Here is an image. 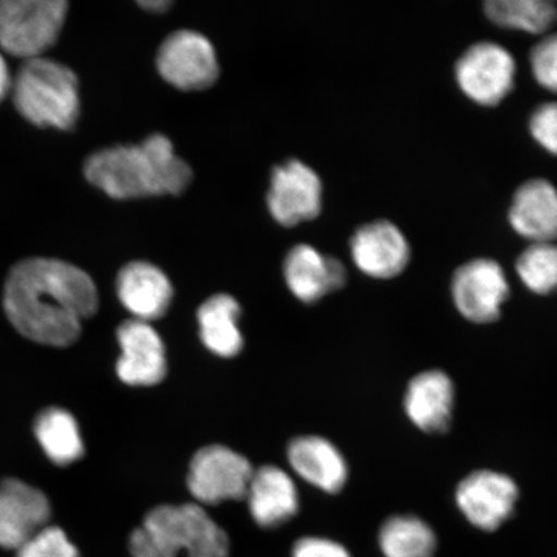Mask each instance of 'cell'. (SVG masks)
<instances>
[{"instance_id":"cell-1","label":"cell","mask_w":557,"mask_h":557,"mask_svg":"<svg viewBox=\"0 0 557 557\" xmlns=\"http://www.w3.org/2000/svg\"><path fill=\"white\" fill-rule=\"evenodd\" d=\"M94 278L72 263L52 259L21 261L4 285L3 306L15 330L34 343L72 346L82 322L99 310Z\"/></svg>"},{"instance_id":"cell-2","label":"cell","mask_w":557,"mask_h":557,"mask_svg":"<svg viewBox=\"0 0 557 557\" xmlns=\"http://www.w3.org/2000/svg\"><path fill=\"white\" fill-rule=\"evenodd\" d=\"M90 184L110 198L128 200L178 195L187 189L193 172L169 138L151 135L137 145H117L87 159Z\"/></svg>"},{"instance_id":"cell-3","label":"cell","mask_w":557,"mask_h":557,"mask_svg":"<svg viewBox=\"0 0 557 557\" xmlns=\"http://www.w3.org/2000/svg\"><path fill=\"white\" fill-rule=\"evenodd\" d=\"M129 552L132 557H228L230 542L203 506L162 505L131 534Z\"/></svg>"},{"instance_id":"cell-4","label":"cell","mask_w":557,"mask_h":557,"mask_svg":"<svg viewBox=\"0 0 557 557\" xmlns=\"http://www.w3.org/2000/svg\"><path fill=\"white\" fill-rule=\"evenodd\" d=\"M11 92L18 113L39 127L70 129L78 121V78L72 69L58 61H24L12 79Z\"/></svg>"},{"instance_id":"cell-5","label":"cell","mask_w":557,"mask_h":557,"mask_svg":"<svg viewBox=\"0 0 557 557\" xmlns=\"http://www.w3.org/2000/svg\"><path fill=\"white\" fill-rule=\"evenodd\" d=\"M67 9L65 0H0V47L25 61L41 58L58 40Z\"/></svg>"},{"instance_id":"cell-6","label":"cell","mask_w":557,"mask_h":557,"mask_svg":"<svg viewBox=\"0 0 557 557\" xmlns=\"http://www.w3.org/2000/svg\"><path fill=\"white\" fill-rule=\"evenodd\" d=\"M518 65L512 53L496 41L482 40L459 55L455 79L468 99L483 108H496L511 95Z\"/></svg>"},{"instance_id":"cell-7","label":"cell","mask_w":557,"mask_h":557,"mask_svg":"<svg viewBox=\"0 0 557 557\" xmlns=\"http://www.w3.org/2000/svg\"><path fill=\"white\" fill-rule=\"evenodd\" d=\"M510 294L504 268L487 257L462 263L451 276L453 304L459 315L472 324L496 323Z\"/></svg>"},{"instance_id":"cell-8","label":"cell","mask_w":557,"mask_h":557,"mask_svg":"<svg viewBox=\"0 0 557 557\" xmlns=\"http://www.w3.org/2000/svg\"><path fill=\"white\" fill-rule=\"evenodd\" d=\"M255 469L240 453L213 444L195 453L187 486L198 505H219L246 498Z\"/></svg>"},{"instance_id":"cell-9","label":"cell","mask_w":557,"mask_h":557,"mask_svg":"<svg viewBox=\"0 0 557 557\" xmlns=\"http://www.w3.org/2000/svg\"><path fill=\"white\" fill-rule=\"evenodd\" d=\"M520 491L507 473L482 469L458 483L456 504L466 520L483 532H496L517 508Z\"/></svg>"},{"instance_id":"cell-10","label":"cell","mask_w":557,"mask_h":557,"mask_svg":"<svg viewBox=\"0 0 557 557\" xmlns=\"http://www.w3.org/2000/svg\"><path fill=\"white\" fill-rule=\"evenodd\" d=\"M157 66L164 81L183 90L211 87L220 74L211 41L193 30L171 34L159 48Z\"/></svg>"},{"instance_id":"cell-11","label":"cell","mask_w":557,"mask_h":557,"mask_svg":"<svg viewBox=\"0 0 557 557\" xmlns=\"http://www.w3.org/2000/svg\"><path fill=\"white\" fill-rule=\"evenodd\" d=\"M268 206L285 227L317 219L322 212L323 185L318 174L299 160H288L271 173Z\"/></svg>"},{"instance_id":"cell-12","label":"cell","mask_w":557,"mask_h":557,"mask_svg":"<svg viewBox=\"0 0 557 557\" xmlns=\"http://www.w3.org/2000/svg\"><path fill=\"white\" fill-rule=\"evenodd\" d=\"M355 267L368 277L392 281L400 276L412 260L406 234L388 220H375L360 226L350 240Z\"/></svg>"},{"instance_id":"cell-13","label":"cell","mask_w":557,"mask_h":557,"mask_svg":"<svg viewBox=\"0 0 557 557\" xmlns=\"http://www.w3.org/2000/svg\"><path fill=\"white\" fill-rule=\"evenodd\" d=\"M121 357L116 374L132 387L156 386L166 375V352L162 337L151 323L129 319L116 332Z\"/></svg>"},{"instance_id":"cell-14","label":"cell","mask_w":557,"mask_h":557,"mask_svg":"<svg viewBox=\"0 0 557 557\" xmlns=\"http://www.w3.org/2000/svg\"><path fill=\"white\" fill-rule=\"evenodd\" d=\"M50 519V500L38 487L13 478L0 483V547L17 552Z\"/></svg>"},{"instance_id":"cell-15","label":"cell","mask_w":557,"mask_h":557,"mask_svg":"<svg viewBox=\"0 0 557 557\" xmlns=\"http://www.w3.org/2000/svg\"><path fill=\"white\" fill-rule=\"evenodd\" d=\"M410 423L424 434H445L456 407V386L447 372L429 369L408 382L403 399Z\"/></svg>"},{"instance_id":"cell-16","label":"cell","mask_w":557,"mask_h":557,"mask_svg":"<svg viewBox=\"0 0 557 557\" xmlns=\"http://www.w3.org/2000/svg\"><path fill=\"white\" fill-rule=\"evenodd\" d=\"M284 278L299 301L311 305L343 289L347 270L336 257L320 253L308 244H299L289 250L284 261Z\"/></svg>"},{"instance_id":"cell-17","label":"cell","mask_w":557,"mask_h":557,"mask_svg":"<svg viewBox=\"0 0 557 557\" xmlns=\"http://www.w3.org/2000/svg\"><path fill=\"white\" fill-rule=\"evenodd\" d=\"M116 295L132 319L151 323L163 318L173 301V285L156 264L134 261L120 271Z\"/></svg>"},{"instance_id":"cell-18","label":"cell","mask_w":557,"mask_h":557,"mask_svg":"<svg viewBox=\"0 0 557 557\" xmlns=\"http://www.w3.org/2000/svg\"><path fill=\"white\" fill-rule=\"evenodd\" d=\"M507 219L529 244L557 243V187L546 178L525 181L512 195Z\"/></svg>"},{"instance_id":"cell-19","label":"cell","mask_w":557,"mask_h":557,"mask_svg":"<svg viewBox=\"0 0 557 557\" xmlns=\"http://www.w3.org/2000/svg\"><path fill=\"white\" fill-rule=\"evenodd\" d=\"M246 498L256 524L267 529L285 524L296 517L299 508L294 479L273 465L255 470Z\"/></svg>"},{"instance_id":"cell-20","label":"cell","mask_w":557,"mask_h":557,"mask_svg":"<svg viewBox=\"0 0 557 557\" xmlns=\"http://www.w3.org/2000/svg\"><path fill=\"white\" fill-rule=\"evenodd\" d=\"M290 468L318 490L337 494L348 479V466L343 453L326 438L317 435L298 436L287 451Z\"/></svg>"},{"instance_id":"cell-21","label":"cell","mask_w":557,"mask_h":557,"mask_svg":"<svg viewBox=\"0 0 557 557\" xmlns=\"http://www.w3.org/2000/svg\"><path fill=\"white\" fill-rule=\"evenodd\" d=\"M240 315V305L233 296L220 294L206 299L197 318L201 343L209 351L225 359L240 354L244 346Z\"/></svg>"},{"instance_id":"cell-22","label":"cell","mask_w":557,"mask_h":557,"mask_svg":"<svg viewBox=\"0 0 557 557\" xmlns=\"http://www.w3.org/2000/svg\"><path fill=\"white\" fill-rule=\"evenodd\" d=\"M41 449L54 465H73L85 456V442L74 416L62 408H47L34 423Z\"/></svg>"},{"instance_id":"cell-23","label":"cell","mask_w":557,"mask_h":557,"mask_svg":"<svg viewBox=\"0 0 557 557\" xmlns=\"http://www.w3.org/2000/svg\"><path fill=\"white\" fill-rule=\"evenodd\" d=\"M379 543L385 557H434L437 548L433 528L414 515H394L385 520Z\"/></svg>"},{"instance_id":"cell-24","label":"cell","mask_w":557,"mask_h":557,"mask_svg":"<svg viewBox=\"0 0 557 557\" xmlns=\"http://www.w3.org/2000/svg\"><path fill=\"white\" fill-rule=\"evenodd\" d=\"M484 13L504 29L546 35L557 23V9L548 0H487Z\"/></svg>"},{"instance_id":"cell-25","label":"cell","mask_w":557,"mask_h":557,"mask_svg":"<svg viewBox=\"0 0 557 557\" xmlns=\"http://www.w3.org/2000/svg\"><path fill=\"white\" fill-rule=\"evenodd\" d=\"M520 282L539 296L557 294V243H533L515 263Z\"/></svg>"},{"instance_id":"cell-26","label":"cell","mask_w":557,"mask_h":557,"mask_svg":"<svg viewBox=\"0 0 557 557\" xmlns=\"http://www.w3.org/2000/svg\"><path fill=\"white\" fill-rule=\"evenodd\" d=\"M17 557H79V553L62 529L48 525L17 549Z\"/></svg>"},{"instance_id":"cell-27","label":"cell","mask_w":557,"mask_h":557,"mask_svg":"<svg viewBox=\"0 0 557 557\" xmlns=\"http://www.w3.org/2000/svg\"><path fill=\"white\" fill-rule=\"evenodd\" d=\"M529 64L534 81L557 95V33L543 35L529 54Z\"/></svg>"},{"instance_id":"cell-28","label":"cell","mask_w":557,"mask_h":557,"mask_svg":"<svg viewBox=\"0 0 557 557\" xmlns=\"http://www.w3.org/2000/svg\"><path fill=\"white\" fill-rule=\"evenodd\" d=\"M528 129L543 150L557 157V101L539 104L529 116Z\"/></svg>"},{"instance_id":"cell-29","label":"cell","mask_w":557,"mask_h":557,"mask_svg":"<svg viewBox=\"0 0 557 557\" xmlns=\"http://www.w3.org/2000/svg\"><path fill=\"white\" fill-rule=\"evenodd\" d=\"M292 555L294 557H351L341 543L320 537L298 540Z\"/></svg>"},{"instance_id":"cell-30","label":"cell","mask_w":557,"mask_h":557,"mask_svg":"<svg viewBox=\"0 0 557 557\" xmlns=\"http://www.w3.org/2000/svg\"><path fill=\"white\" fill-rule=\"evenodd\" d=\"M12 79L9 66H7L3 55L0 54V102L11 92Z\"/></svg>"},{"instance_id":"cell-31","label":"cell","mask_w":557,"mask_h":557,"mask_svg":"<svg viewBox=\"0 0 557 557\" xmlns=\"http://www.w3.org/2000/svg\"><path fill=\"white\" fill-rule=\"evenodd\" d=\"M138 4L141 5L144 10L154 13L166 12L172 5L169 0H146V2H139Z\"/></svg>"}]
</instances>
